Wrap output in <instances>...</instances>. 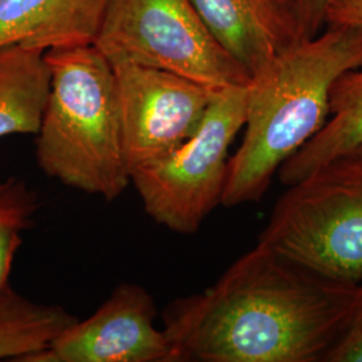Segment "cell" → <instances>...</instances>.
I'll list each match as a JSON object with an SVG mask.
<instances>
[{
	"mask_svg": "<svg viewBox=\"0 0 362 362\" xmlns=\"http://www.w3.org/2000/svg\"><path fill=\"white\" fill-rule=\"evenodd\" d=\"M332 1L333 0H294L291 18L296 43L310 40L321 33Z\"/></svg>",
	"mask_w": 362,
	"mask_h": 362,
	"instance_id": "cell-15",
	"label": "cell"
},
{
	"mask_svg": "<svg viewBox=\"0 0 362 362\" xmlns=\"http://www.w3.org/2000/svg\"><path fill=\"white\" fill-rule=\"evenodd\" d=\"M112 66L122 148L132 173L191 139L218 90L149 66L125 61Z\"/></svg>",
	"mask_w": 362,
	"mask_h": 362,
	"instance_id": "cell-7",
	"label": "cell"
},
{
	"mask_svg": "<svg viewBox=\"0 0 362 362\" xmlns=\"http://www.w3.org/2000/svg\"><path fill=\"white\" fill-rule=\"evenodd\" d=\"M93 45L110 64L155 67L214 90L251 82V74L211 35L191 0H107Z\"/></svg>",
	"mask_w": 362,
	"mask_h": 362,
	"instance_id": "cell-5",
	"label": "cell"
},
{
	"mask_svg": "<svg viewBox=\"0 0 362 362\" xmlns=\"http://www.w3.org/2000/svg\"><path fill=\"white\" fill-rule=\"evenodd\" d=\"M258 245L326 278L360 285L362 156H338L287 185Z\"/></svg>",
	"mask_w": 362,
	"mask_h": 362,
	"instance_id": "cell-4",
	"label": "cell"
},
{
	"mask_svg": "<svg viewBox=\"0 0 362 362\" xmlns=\"http://www.w3.org/2000/svg\"><path fill=\"white\" fill-rule=\"evenodd\" d=\"M155 299L143 286L121 284L89 318L70 325L26 362H172Z\"/></svg>",
	"mask_w": 362,
	"mask_h": 362,
	"instance_id": "cell-8",
	"label": "cell"
},
{
	"mask_svg": "<svg viewBox=\"0 0 362 362\" xmlns=\"http://www.w3.org/2000/svg\"><path fill=\"white\" fill-rule=\"evenodd\" d=\"M247 86L215 93L194 136L168 156L136 169L130 182L145 212L177 233L199 231L221 206L230 146L246 122Z\"/></svg>",
	"mask_w": 362,
	"mask_h": 362,
	"instance_id": "cell-6",
	"label": "cell"
},
{
	"mask_svg": "<svg viewBox=\"0 0 362 362\" xmlns=\"http://www.w3.org/2000/svg\"><path fill=\"white\" fill-rule=\"evenodd\" d=\"M362 145V65L337 78L329 101V118L309 143L278 169L279 180L291 185L314 169Z\"/></svg>",
	"mask_w": 362,
	"mask_h": 362,
	"instance_id": "cell-11",
	"label": "cell"
},
{
	"mask_svg": "<svg viewBox=\"0 0 362 362\" xmlns=\"http://www.w3.org/2000/svg\"><path fill=\"white\" fill-rule=\"evenodd\" d=\"M326 23L362 27V0H333L326 13Z\"/></svg>",
	"mask_w": 362,
	"mask_h": 362,
	"instance_id": "cell-16",
	"label": "cell"
},
{
	"mask_svg": "<svg viewBox=\"0 0 362 362\" xmlns=\"http://www.w3.org/2000/svg\"><path fill=\"white\" fill-rule=\"evenodd\" d=\"M325 362H362V282L356 288L345 327Z\"/></svg>",
	"mask_w": 362,
	"mask_h": 362,
	"instance_id": "cell-14",
	"label": "cell"
},
{
	"mask_svg": "<svg viewBox=\"0 0 362 362\" xmlns=\"http://www.w3.org/2000/svg\"><path fill=\"white\" fill-rule=\"evenodd\" d=\"M276 4H279L282 8H285L287 13L291 15V8H293V3L294 0H274Z\"/></svg>",
	"mask_w": 362,
	"mask_h": 362,
	"instance_id": "cell-18",
	"label": "cell"
},
{
	"mask_svg": "<svg viewBox=\"0 0 362 362\" xmlns=\"http://www.w3.org/2000/svg\"><path fill=\"white\" fill-rule=\"evenodd\" d=\"M45 58L52 82L37 133L39 169L113 202L130 184L113 66L94 45L50 49Z\"/></svg>",
	"mask_w": 362,
	"mask_h": 362,
	"instance_id": "cell-3",
	"label": "cell"
},
{
	"mask_svg": "<svg viewBox=\"0 0 362 362\" xmlns=\"http://www.w3.org/2000/svg\"><path fill=\"white\" fill-rule=\"evenodd\" d=\"M45 52L25 45L0 50V139L38 133L52 82Z\"/></svg>",
	"mask_w": 362,
	"mask_h": 362,
	"instance_id": "cell-12",
	"label": "cell"
},
{
	"mask_svg": "<svg viewBox=\"0 0 362 362\" xmlns=\"http://www.w3.org/2000/svg\"><path fill=\"white\" fill-rule=\"evenodd\" d=\"M354 151H356V152H357V153H358V155L362 156V145H360V146H358V148H357V149H354Z\"/></svg>",
	"mask_w": 362,
	"mask_h": 362,
	"instance_id": "cell-19",
	"label": "cell"
},
{
	"mask_svg": "<svg viewBox=\"0 0 362 362\" xmlns=\"http://www.w3.org/2000/svg\"><path fill=\"white\" fill-rule=\"evenodd\" d=\"M220 46L252 76L296 45L291 15L274 0H191Z\"/></svg>",
	"mask_w": 362,
	"mask_h": 362,
	"instance_id": "cell-9",
	"label": "cell"
},
{
	"mask_svg": "<svg viewBox=\"0 0 362 362\" xmlns=\"http://www.w3.org/2000/svg\"><path fill=\"white\" fill-rule=\"evenodd\" d=\"M77 317L59 305L34 302L10 285L0 290V360L26 362L46 349Z\"/></svg>",
	"mask_w": 362,
	"mask_h": 362,
	"instance_id": "cell-13",
	"label": "cell"
},
{
	"mask_svg": "<svg viewBox=\"0 0 362 362\" xmlns=\"http://www.w3.org/2000/svg\"><path fill=\"white\" fill-rule=\"evenodd\" d=\"M357 285L258 245L163 314L172 362H325Z\"/></svg>",
	"mask_w": 362,
	"mask_h": 362,
	"instance_id": "cell-1",
	"label": "cell"
},
{
	"mask_svg": "<svg viewBox=\"0 0 362 362\" xmlns=\"http://www.w3.org/2000/svg\"><path fill=\"white\" fill-rule=\"evenodd\" d=\"M107 0H0V50L93 45Z\"/></svg>",
	"mask_w": 362,
	"mask_h": 362,
	"instance_id": "cell-10",
	"label": "cell"
},
{
	"mask_svg": "<svg viewBox=\"0 0 362 362\" xmlns=\"http://www.w3.org/2000/svg\"><path fill=\"white\" fill-rule=\"evenodd\" d=\"M362 65V27L330 26L279 52L247 86L245 136L221 206L259 202L281 165L324 128L337 78Z\"/></svg>",
	"mask_w": 362,
	"mask_h": 362,
	"instance_id": "cell-2",
	"label": "cell"
},
{
	"mask_svg": "<svg viewBox=\"0 0 362 362\" xmlns=\"http://www.w3.org/2000/svg\"><path fill=\"white\" fill-rule=\"evenodd\" d=\"M34 196H37V192L23 180L16 177L0 180V215Z\"/></svg>",
	"mask_w": 362,
	"mask_h": 362,
	"instance_id": "cell-17",
	"label": "cell"
}]
</instances>
